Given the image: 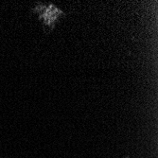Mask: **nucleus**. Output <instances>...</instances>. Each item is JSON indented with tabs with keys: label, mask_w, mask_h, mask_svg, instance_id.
<instances>
[{
	"label": "nucleus",
	"mask_w": 158,
	"mask_h": 158,
	"mask_svg": "<svg viewBox=\"0 0 158 158\" xmlns=\"http://www.w3.org/2000/svg\"><path fill=\"white\" fill-rule=\"evenodd\" d=\"M34 11L40 13V18L45 21V24L47 26H49L51 27H53V25L55 24L57 17L60 14H63V12L60 10L56 9L53 5H50L48 7L38 5Z\"/></svg>",
	"instance_id": "f257e3e1"
}]
</instances>
